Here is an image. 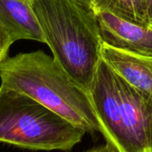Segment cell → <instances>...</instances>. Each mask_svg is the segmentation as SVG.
<instances>
[{"mask_svg": "<svg viewBox=\"0 0 152 152\" xmlns=\"http://www.w3.org/2000/svg\"><path fill=\"white\" fill-rule=\"evenodd\" d=\"M28 1L53 59L89 94L102 60V40L95 13L77 0Z\"/></svg>", "mask_w": 152, "mask_h": 152, "instance_id": "cell-1", "label": "cell"}, {"mask_svg": "<svg viewBox=\"0 0 152 152\" xmlns=\"http://www.w3.org/2000/svg\"><path fill=\"white\" fill-rule=\"evenodd\" d=\"M1 86L21 93L91 134L102 128L89 94L43 51L18 53L0 63Z\"/></svg>", "mask_w": 152, "mask_h": 152, "instance_id": "cell-2", "label": "cell"}, {"mask_svg": "<svg viewBox=\"0 0 152 152\" xmlns=\"http://www.w3.org/2000/svg\"><path fill=\"white\" fill-rule=\"evenodd\" d=\"M85 134L32 98L0 86V142L31 151H69Z\"/></svg>", "mask_w": 152, "mask_h": 152, "instance_id": "cell-3", "label": "cell"}, {"mask_svg": "<svg viewBox=\"0 0 152 152\" xmlns=\"http://www.w3.org/2000/svg\"><path fill=\"white\" fill-rule=\"evenodd\" d=\"M89 96L106 142L112 144L118 152H132L121 117L117 75L102 59L98 65Z\"/></svg>", "mask_w": 152, "mask_h": 152, "instance_id": "cell-4", "label": "cell"}, {"mask_svg": "<svg viewBox=\"0 0 152 152\" xmlns=\"http://www.w3.org/2000/svg\"><path fill=\"white\" fill-rule=\"evenodd\" d=\"M117 85L132 152H152V96L132 87L118 75Z\"/></svg>", "mask_w": 152, "mask_h": 152, "instance_id": "cell-5", "label": "cell"}, {"mask_svg": "<svg viewBox=\"0 0 152 152\" xmlns=\"http://www.w3.org/2000/svg\"><path fill=\"white\" fill-rule=\"evenodd\" d=\"M94 12L104 44L132 53L152 54V29L126 20L106 11Z\"/></svg>", "mask_w": 152, "mask_h": 152, "instance_id": "cell-6", "label": "cell"}, {"mask_svg": "<svg viewBox=\"0 0 152 152\" xmlns=\"http://www.w3.org/2000/svg\"><path fill=\"white\" fill-rule=\"evenodd\" d=\"M102 59L129 86L152 96V54L114 48L102 42Z\"/></svg>", "mask_w": 152, "mask_h": 152, "instance_id": "cell-7", "label": "cell"}, {"mask_svg": "<svg viewBox=\"0 0 152 152\" xmlns=\"http://www.w3.org/2000/svg\"><path fill=\"white\" fill-rule=\"evenodd\" d=\"M0 25L13 42L28 39L45 43L28 0H0Z\"/></svg>", "mask_w": 152, "mask_h": 152, "instance_id": "cell-8", "label": "cell"}, {"mask_svg": "<svg viewBox=\"0 0 152 152\" xmlns=\"http://www.w3.org/2000/svg\"><path fill=\"white\" fill-rule=\"evenodd\" d=\"M93 12L106 11L126 20L147 27L144 0H93Z\"/></svg>", "mask_w": 152, "mask_h": 152, "instance_id": "cell-9", "label": "cell"}, {"mask_svg": "<svg viewBox=\"0 0 152 152\" xmlns=\"http://www.w3.org/2000/svg\"><path fill=\"white\" fill-rule=\"evenodd\" d=\"M14 43L6 31L0 25V63L8 56L11 45Z\"/></svg>", "mask_w": 152, "mask_h": 152, "instance_id": "cell-10", "label": "cell"}, {"mask_svg": "<svg viewBox=\"0 0 152 152\" xmlns=\"http://www.w3.org/2000/svg\"><path fill=\"white\" fill-rule=\"evenodd\" d=\"M86 152H118V150L110 143L106 142L104 145H101L98 147H94Z\"/></svg>", "mask_w": 152, "mask_h": 152, "instance_id": "cell-11", "label": "cell"}, {"mask_svg": "<svg viewBox=\"0 0 152 152\" xmlns=\"http://www.w3.org/2000/svg\"><path fill=\"white\" fill-rule=\"evenodd\" d=\"M146 5L147 28L152 29V0H144Z\"/></svg>", "mask_w": 152, "mask_h": 152, "instance_id": "cell-12", "label": "cell"}, {"mask_svg": "<svg viewBox=\"0 0 152 152\" xmlns=\"http://www.w3.org/2000/svg\"><path fill=\"white\" fill-rule=\"evenodd\" d=\"M77 1L80 2L81 4H85L86 6L91 8V4H92V1H93V0H77Z\"/></svg>", "mask_w": 152, "mask_h": 152, "instance_id": "cell-13", "label": "cell"}]
</instances>
